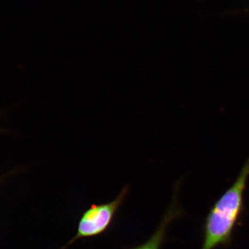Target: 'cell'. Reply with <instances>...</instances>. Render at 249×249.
I'll use <instances>...</instances> for the list:
<instances>
[{
  "label": "cell",
  "instance_id": "cell-3",
  "mask_svg": "<svg viewBox=\"0 0 249 249\" xmlns=\"http://www.w3.org/2000/svg\"><path fill=\"white\" fill-rule=\"evenodd\" d=\"M176 193L173 196V201L160 222V226L150 238L141 245L127 249H160L166 240L167 229L174 221L182 217L183 211L178 204Z\"/></svg>",
  "mask_w": 249,
  "mask_h": 249
},
{
  "label": "cell",
  "instance_id": "cell-1",
  "mask_svg": "<svg viewBox=\"0 0 249 249\" xmlns=\"http://www.w3.org/2000/svg\"><path fill=\"white\" fill-rule=\"evenodd\" d=\"M249 178V157L235 182L214 203L208 214L201 249H214L231 245L234 229L243 213Z\"/></svg>",
  "mask_w": 249,
  "mask_h": 249
},
{
  "label": "cell",
  "instance_id": "cell-2",
  "mask_svg": "<svg viewBox=\"0 0 249 249\" xmlns=\"http://www.w3.org/2000/svg\"><path fill=\"white\" fill-rule=\"evenodd\" d=\"M129 189L128 185H126L112 201L91 205L80 216L76 235L60 249H68L70 246L80 239L97 237L107 231L125 200Z\"/></svg>",
  "mask_w": 249,
  "mask_h": 249
}]
</instances>
